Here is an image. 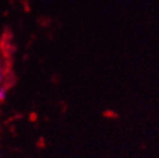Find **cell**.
Returning a JSON list of instances; mask_svg holds the SVG:
<instances>
[{
	"instance_id": "cell-1",
	"label": "cell",
	"mask_w": 159,
	"mask_h": 158,
	"mask_svg": "<svg viewBox=\"0 0 159 158\" xmlns=\"http://www.w3.org/2000/svg\"><path fill=\"white\" fill-rule=\"evenodd\" d=\"M7 94H8L7 89L3 86H0V102H3L7 99Z\"/></svg>"
},
{
	"instance_id": "cell-2",
	"label": "cell",
	"mask_w": 159,
	"mask_h": 158,
	"mask_svg": "<svg viewBox=\"0 0 159 158\" xmlns=\"http://www.w3.org/2000/svg\"><path fill=\"white\" fill-rule=\"evenodd\" d=\"M1 81H2V74L0 73V84H1ZM0 86H1V85H0Z\"/></svg>"
}]
</instances>
